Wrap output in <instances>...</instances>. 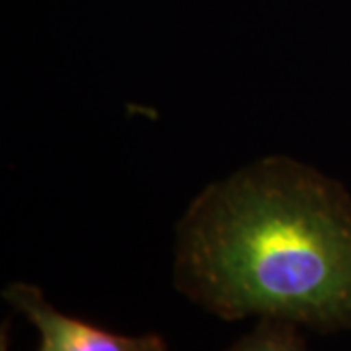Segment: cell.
Segmentation results:
<instances>
[{
	"label": "cell",
	"instance_id": "obj_1",
	"mask_svg": "<svg viewBox=\"0 0 351 351\" xmlns=\"http://www.w3.org/2000/svg\"><path fill=\"white\" fill-rule=\"evenodd\" d=\"M176 287L223 320L351 328V195L287 156L215 182L178 225Z\"/></svg>",
	"mask_w": 351,
	"mask_h": 351
},
{
	"label": "cell",
	"instance_id": "obj_2",
	"mask_svg": "<svg viewBox=\"0 0 351 351\" xmlns=\"http://www.w3.org/2000/svg\"><path fill=\"white\" fill-rule=\"evenodd\" d=\"M2 297L36 326L38 351H166L158 334L125 336L53 308L41 289L29 283H12Z\"/></svg>",
	"mask_w": 351,
	"mask_h": 351
},
{
	"label": "cell",
	"instance_id": "obj_3",
	"mask_svg": "<svg viewBox=\"0 0 351 351\" xmlns=\"http://www.w3.org/2000/svg\"><path fill=\"white\" fill-rule=\"evenodd\" d=\"M226 351H306L299 326L285 320L262 318L260 324Z\"/></svg>",
	"mask_w": 351,
	"mask_h": 351
}]
</instances>
